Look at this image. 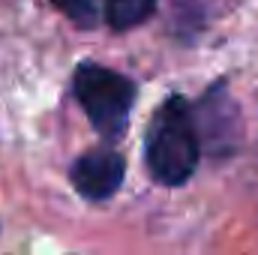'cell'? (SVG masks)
I'll use <instances>...</instances> for the list:
<instances>
[{"label": "cell", "mask_w": 258, "mask_h": 255, "mask_svg": "<svg viewBox=\"0 0 258 255\" xmlns=\"http://www.w3.org/2000/svg\"><path fill=\"white\" fill-rule=\"evenodd\" d=\"M102 9L114 30H132L153 15L156 0H102Z\"/></svg>", "instance_id": "277c9868"}, {"label": "cell", "mask_w": 258, "mask_h": 255, "mask_svg": "<svg viewBox=\"0 0 258 255\" xmlns=\"http://www.w3.org/2000/svg\"><path fill=\"white\" fill-rule=\"evenodd\" d=\"M51 3L78 27H93L96 24V3L93 0H51Z\"/></svg>", "instance_id": "5b68a950"}, {"label": "cell", "mask_w": 258, "mask_h": 255, "mask_svg": "<svg viewBox=\"0 0 258 255\" xmlns=\"http://www.w3.org/2000/svg\"><path fill=\"white\" fill-rule=\"evenodd\" d=\"M123 174H126V162L111 147L87 150L69 168L72 186L78 189V195H84L87 201H108L114 192L120 189Z\"/></svg>", "instance_id": "3957f363"}, {"label": "cell", "mask_w": 258, "mask_h": 255, "mask_svg": "<svg viewBox=\"0 0 258 255\" xmlns=\"http://www.w3.org/2000/svg\"><path fill=\"white\" fill-rule=\"evenodd\" d=\"M198 156H201V144H198L192 108L183 96H168L156 108L147 126V141H144L147 171L162 186H180L192 177Z\"/></svg>", "instance_id": "6da1fadb"}, {"label": "cell", "mask_w": 258, "mask_h": 255, "mask_svg": "<svg viewBox=\"0 0 258 255\" xmlns=\"http://www.w3.org/2000/svg\"><path fill=\"white\" fill-rule=\"evenodd\" d=\"M72 93H75L78 105L84 108L87 120L105 141L123 138L135 96H138L135 84L126 75L102 63L84 60V63H78L75 75H72Z\"/></svg>", "instance_id": "7a4b0ae2"}]
</instances>
